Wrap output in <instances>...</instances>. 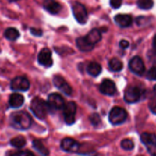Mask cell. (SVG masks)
Segmentation results:
<instances>
[{"mask_svg":"<svg viewBox=\"0 0 156 156\" xmlns=\"http://www.w3.org/2000/svg\"><path fill=\"white\" fill-rule=\"evenodd\" d=\"M31 122H32L31 117L25 111L13 112L10 115V124L13 128L16 129H28L31 127Z\"/></svg>","mask_w":156,"mask_h":156,"instance_id":"6da1fadb","label":"cell"},{"mask_svg":"<svg viewBox=\"0 0 156 156\" xmlns=\"http://www.w3.org/2000/svg\"><path fill=\"white\" fill-rule=\"evenodd\" d=\"M48 108V103L43 99L37 97H34L31 100V106H30L31 112L39 119H44L45 118Z\"/></svg>","mask_w":156,"mask_h":156,"instance_id":"7a4b0ae2","label":"cell"},{"mask_svg":"<svg viewBox=\"0 0 156 156\" xmlns=\"http://www.w3.org/2000/svg\"><path fill=\"white\" fill-rule=\"evenodd\" d=\"M126 118V111L123 108L119 106H115L109 112V121L112 125H119L123 123Z\"/></svg>","mask_w":156,"mask_h":156,"instance_id":"3957f363","label":"cell"},{"mask_svg":"<svg viewBox=\"0 0 156 156\" xmlns=\"http://www.w3.org/2000/svg\"><path fill=\"white\" fill-rule=\"evenodd\" d=\"M72 12L75 19L80 24L86 23L88 19V14L86 8L83 5L78 2H73L72 5Z\"/></svg>","mask_w":156,"mask_h":156,"instance_id":"277c9868","label":"cell"},{"mask_svg":"<svg viewBox=\"0 0 156 156\" xmlns=\"http://www.w3.org/2000/svg\"><path fill=\"white\" fill-rule=\"evenodd\" d=\"M141 141L145 145L151 156H156V136L152 133H144L141 135Z\"/></svg>","mask_w":156,"mask_h":156,"instance_id":"5b68a950","label":"cell"},{"mask_svg":"<svg viewBox=\"0 0 156 156\" xmlns=\"http://www.w3.org/2000/svg\"><path fill=\"white\" fill-rule=\"evenodd\" d=\"M76 112V105L74 102H68L63 108V115L64 121L67 125H72L75 122V115Z\"/></svg>","mask_w":156,"mask_h":156,"instance_id":"8992f818","label":"cell"},{"mask_svg":"<svg viewBox=\"0 0 156 156\" xmlns=\"http://www.w3.org/2000/svg\"><path fill=\"white\" fill-rule=\"evenodd\" d=\"M142 91L140 88L136 86H129L124 93V100L128 103H137L141 98Z\"/></svg>","mask_w":156,"mask_h":156,"instance_id":"52a82bcc","label":"cell"},{"mask_svg":"<svg viewBox=\"0 0 156 156\" xmlns=\"http://www.w3.org/2000/svg\"><path fill=\"white\" fill-rule=\"evenodd\" d=\"M10 87L14 91H27L30 87V82L25 76H16L11 81Z\"/></svg>","mask_w":156,"mask_h":156,"instance_id":"ba28073f","label":"cell"},{"mask_svg":"<svg viewBox=\"0 0 156 156\" xmlns=\"http://www.w3.org/2000/svg\"><path fill=\"white\" fill-rule=\"evenodd\" d=\"M48 106L51 109H61L64 108L65 103L62 96L60 95L58 93H53L51 94L48 97Z\"/></svg>","mask_w":156,"mask_h":156,"instance_id":"9c48e42d","label":"cell"},{"mask_svg":"<svg viewBox=\"0 0 156 156\" xmlns=\"http://www.w3.org/2000/svg\"><path fill=\"white\" fill-rule=\"evenodd\" d=\"M129 67L132 72L139 75V76L143 74L145 70V64H144L143 61L139 56L133 57L130 60L129 63Z\"/></svg>","mask_w":156,"mask_h":156,"instance_id":"30bf717a","label":"cell"},{"mask_svg":"<svg viewBox=\"0 0 156 156\" xmlns=\"http://www.w3.org/2000/svg\"><path fill=\"white\" fill-rule=\"evenodd\" d=\"M53 83L58 90L67 96L72 94V88L67 81L60 75H55L53 77Z\"/></svg>","mask_w":156,"mask_h":156,"instance_id":"8fae6325","label":"cell"},{"mask_svg":"<svg viewBox=\"0 0 156 156\" xmlns=\"http://www.w3.org/2000/svg\"><path fill=\"white\" fill-rule=\"evenodd\" d=\"M37 61L41 65L48 67H51L53 64V59H52V53L50 49L48 48H43L38 54Z\"/></svg>","mask_w":156,"mask_h":156,"instance_id":"7c38bea8","label":"cell"},{"mask_svg":"<svg viewBox=\"0 0 156 156\" xmlns=\"http://www.w3.org/2000/svg\"><path fill=\"white\" fill-rule=\"evenodd\" d=\"M61 147L67 152H76L80 148V144L71 138H65L61 141Z\"/></svg>","mask_w":156,"mask_h":156,"instance_id":"4fadbf2b","label":"cell"},{"mask_svg":"<svg viewBox=\"0 0 156 156\" xmlns=\"http://www.w3.org/2000/svg\"><path fill=\"white\" fill-rule=\"evenodd\" d=\"M100 91L106 96H113L116 92L115 83L109 79H105L100 85Z\"/></svg>","mask_w":156,"mask_h":156,"instance_id":"5bb4252c","label":"cell"},{"mask_svg":"<svg viewBox=\"0 0 156 156\" xmlns=\"http://www.w3.org/2000/svg\"><path fill=\"white\" fill-rule=\"evenodd\" d=\"M115 23L121 28H127L133 24V19L129 15L119 14L114 17Z\"/></svg>","mask_w":156,"mask_h":156,"instance_id":"9a60e30c","label":"cell"},{"mask_svg":"<svg viewBox=\"0 0 156 156\" xmlns=\"http://www.w3.org/2000/svg\"><path fill=\"white\" fill-rule=\"evenodd\" d=\"M43 5L44 9L52 15L58 14L61 9V5L55 0H45Z\"/></svg>","mask_w":156,"mask_h":156,"instance_id":"2e32d148","label":"cell"},{"mask_svg":"<svg viewBox=\"0 0 156 156\" xmlns=\"http://www.w3.org/2000/svg\"><path fill=\"white\" fill-rule=\"evenodd\" d=\"M24 101H25V98L22 94L14 93L10 95L9 99V104L12 108L18 109L23 105Z\"/></svg>","mask_w":156,"mask_h":156,"instance_id":"e0dca14e","label":"cell"},{"mask_svg":"<svg viewBox=\"0 0 156 156\" xmlns=\"http://www.w3.org/2000/svg\"><path fill=\"white\" fill-rule=\"evenodd\" d=\"M85 38H86V40L90 43V44L94 46L97 43H98L99 41L101 40V32L100 31V30L97 29V28H94V29L91 30V31L88 33L87 35L85 37Z\"/></svg>","mask_w":156,"mask_h":156,"instance_id":"ac0fdd59","label":"cell"},{"mask_svg":"<svg viewBox=\"0 0 156 156\" xmlns=\"http://www.w3.org/2000/svg\"><path fill=\"white\" fill-rule=\"evenodd\" d=\"M76 46L81 51L83 52H89L94 49V46L90 44L86 40L85 37H80L76 38Z\"/></svg>","mask_w":156,"mask_h":156,"instance_id":"d6986e66","label":"cell"},{"mask_svg":"<svg viewBox=\"0 0 156 156\" xmlns=\"http://www.w3.org/2000/svg\"><path fill=\"white\" fill-rule=\"evenodd\" d=\"M87 71L90 75L93 76H97L102 71V67L100 64L97 62H91L87 67Z\"/></svg>","mask_w":156,"mask_h":156,"instance_id":"ffe728a7","label":"cell"},{"mask_svg":"<svg viewBox=\"0 0 156 156\" xmlns=\"http://www.w3.org/2000/svg\"><path fill=\"white\" fill-rule=\"evenodd\" d=\"M19 35H20V33L15 28H8L4 32V36L5 37V38L11 41L17 40L19 37Z\"/></svg>","mask_w":156,"mask_h":156,"instance_id":"44dd1931","label":"cell"},{"mask_svg":"<svg viewBox=\"0 0 156 156\" xmlns=\"http://www.w3.org/2000/svg\"><path fill=\"white\" fill-rule=\"evenodd\" d=\"M32 145L34 149L37 150L43 156H48L49 154L48 149L43 145V143L40 140L35 139V140H34L32 142Z\"/></svg>","mask_w":156,"mask_h":156,"instance_id":"7402d4cb","label":"cell"},{"mask_svg":"<svg viewBox=\"0 0 156 156\" xmlns=\"http://www.w3.org/2000/svg\"><path fill=\"white\" fill-rule=\"evenodd\" d=\"M109 67L112 71L119 72L123 68V64L118 58H112L109 62Z\"/></svg>","mask_w":156,"mask_h":156,"instance_id":"603a6c76","label":"cell"},{"mask_svg":"<svg viewBox=\"0 0 156 156\" xmlns=\"http://www.w3.org/2000/svg\"><path fill=\"white\" fill-rule=\"evenodd\" d=\"M10 144L12 145L13 147L17 148H23L25 145H26V139L24 136H19L13 138L11 141H10Z\"/></svg>","mask_w":156,"mask_h":156,"instance_id":"cb8c5ba5","label":"cell"},{"mask_svg":"<svg viewBox=\"0 0 156 156\" xmlns=\"http://www.w3.org/2000/svg\"><path fill=\"white\" fill-rule=\"evenodd\" d=\"M137 5L139 8L143 10L151 9L154 5L153 0H138Z\"/></svg>","mask_w":156,"mask_h":156,"instance_id":"d4e9b609","label":"cell"},{"mask_svg":"<svg viewBox=\"0 0 156 156\" xmlns=\"http://www.w3.org/2000/svg\"><path fill=\"white\" fill-rule=\"evenodd\" d=\"M120 145L124 150H127V151L133 150V148H134V143H133V141L127 139H123V140L121 142Z\"/></svg>","mask_w":156,"mask_h":156,"instance_id":"484cf974","label":"cell"},{"mask_svg":"<svg viewBox=\"0 0 156 156\" xmlns=\"http://www.w3.org/2000/svg\"><path fill=\"white\" fill-rule=\"evenodd\" d=\"M90 121L91 124L96 127L99 126L101 123V119H100V117L98 113H93L90 116Z\"/></svg>","mask_w":156,"mask_h":156,"instance_id":"4316f807","label":"cell"},{"mask_svg":"<svg viewBox=\"0 0 156 156\" xmlns=\"http://www.w3.org/2000/svg\"><path fill=\"white\" fill-rule=\"evenodd\" d=\"M147 78L150 80H156V67H153L149 69L146 74Z\"/></svg>","mask_w":156,"mask_h":156,"instance_id":"83f0119b","label":"cell"},{"mask_svg":"<svg viewBox=\"0 0 156 156\" xmlns=\"http://www.w3.org/2000/svg\"><path fill=\"white\" fill-rule=\"evenodd\" d=\"M10 156H34L32 152L29 151H20L14 153Z\"/></svg>","mask_w":156,"mask_h":156,"instance_id":"f1b7e54d","label":"cell"},{"mask_svg":"<svg viewBox=\"0 0 156 156\" xmlns=\"http://www.w3.org/2000/svg\"><path fill=\"white\" fill-rule=\"evenodd\" d=\"M122 0H110L109 3L112 8L113 9H119L122 5Z\"/></svg>","mask_w":156,"mask_h":156,"instance_id":"f546056e","label":"cell"},{"mask_svg":"<svg viewBox=\"0 0 156 156\" xmlns=\"http://www.w3.org/2000/svg\"><path fill=\"white\" fill-rule=\"evenodd\" d=\"M30 31H31V34H32L33 35H34V36H38V37H39V36L42 35V34H43L42 31H41V29H38V28H31Z\"/></svg>","mask_w":156,"mask_h":156,"instance_id":"4dcf8cb0","label":"cell"},{"mask_svg":"<svg viewBox=\"0 0 156 156\" xmlns=\"http://www.w3.org/2000/svg\"><path fill=\"white\" fill-rule=\"evenodd\" d=\"M129 46V42L126 40H121L120 42H119V47L122 49H126L128 48Z\"/></svg>","mask_w":156,"mask_h":156,"instance_id":"1f68e13d","label":"cell"},{"mask_svg":"<svg viewBox=\"0 0 156 156\" xmlns=\"http://www.w3.org/2000/svg\"><path fill=\"white\" fill-rule=\"evenodd\" d=\"M148 107H149L151 112H153L154 114H156V102H151L148 104Z\"/></svg>","mask_w":156,"mask_h":156,"instance_id":"d6a6232c","label":"cell"},{"mask_svg":"<svg viewBox=\"0 0 156 156\" xmlns=\"http://www.w3.org/2000/svg\"><path fill=\"white\" fill-rule=\"evenodd\" d=\"M152 47L153 49H154V51L156 52V34L154 35V39H153V42H152Z\"/></svg>","mask_w":156,"mask_h":156,"instance_id":"836d02e7","label":"cell"},{"mask_svg":"<svg viewBox=\"0 0 156 156\" xmlns=\"http://www.w3.org/2000/svg\"><path fill=\"white\" fill-rule=\"evenodd\" d=\"M154 94H156V85L154 87Z\"/></svg>","mask_w":156,"mask_h":156,"instance_id":"e575fe53","label":"cell"},{"mask_svg":"<svg viewBox=\"0 0 156 156\" xmlns=\"http://www.w3.org/2000/svg\"><path fill=\"white\" fill-rule=\"evenodd\" d=\"M10 2H16V1H18V0H9Z\"/></svg>","mask_w":156,"mask_h":156,"instance_id":"d590c367","label":"cell"}]
</instances>
